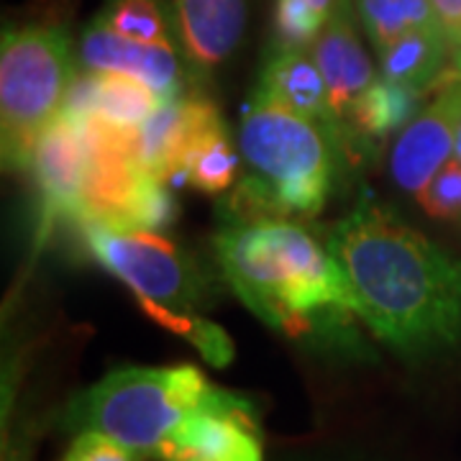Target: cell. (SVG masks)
<instances>
[{
  "label": "cell",
  "mask_w": 461,
  "mask_h": 461,
  "mask_svg": "<svg viewBox=\"0 0 461 461\" xmlns=\"http://www.w3.org/2000/svg\"><path fill=\"white\" fill-rule=\"evenodd\" d=\"M162 105V98L129 75L87 72L77 75L65 100V113L75 118L98 115L105 123L123 131H136L149 115Z\"/></svg>",
  "instance_id": "obj_15"
},
{
  "label": "cell",
  "mask_w": 461,
  "mask_h": 461,
  "mask_svg": "<svg viewBox=\"0 0 461 461\" xmlns=\"http://www.w3.org/2000/svg\"><path fill=\"white\" fill-rule=\"evenodd\" d=\"M313 57L329 85L333 113L346 123L357 100L375 85V67L359 41L348 0H339L330 11L326 29L313 44Z\"/></svg>",
  "instance_id": "obj_14"
},
{
  "label": "cell",
  "mask_w": 461,
  "mask_h": 461,
  "mask_svg": "<svg viewBox=\"0 0 461 461\" xmlns=\"http://www.w3.org/2000/svg\"><path fill=\"white\" fill-rule=\"evenodd\" d=\"M441 29L451 39L454 50H461V0H430Z\"/></svg>",
  "instance_id": "obj_24"
},
{
  "label": "cell",
  "mask_w": 461,
  "mask_h": 461,
  "mask_svg": "<svg viewBox=\"0 0 461 461\" xmlns=\"http://www.w3.org/2000/svg\"><path fill=\"white\" fill-rule=\"evenodd\" d=\"M85 241L108 272L131 287L139 305L157 323L187 315L200 300L193 262L157 230L131 226H85Z\"/></svg>",
  "instance_id": "obj_6"
},
{
  "label": "cell",
  "mask_w": 461,
  "mask_h": 461,
  "mask_svg": "<svg viewBox=\"0 0 461 461\" xmlns=\"http://www.w3.org/2000/svg\"><path fill=\"white\" fill-rule=\"evenodd\" d=\"M80 62L87 72H118L149 85L162 100L187 95V72L177 51L123 39L93 21L80 39Z\"/></svg>",
  "instance_id": "obj_11"
},
{
  "label": "cell",
  "mask_w": 461,
  "mask_h": 461,
  "mask_svg": "<svg viewBox=\"0 0 461 461\" xmlns=\"http://www.w3.org/2000/svg\"><path fill=\"white\" fill-rule=\"evenodd\" d=\"M454 154L461 159V75L456 77V149Z\"/></svg>",
  "instance_id": "obj_26"
},
{
  "label": "cell",
  "mask_w": 461,
  "mask_h": 461,
  "mask_svg": "<svg viewBox=\"0 0 461 461\" xmlns=\"http://www.w3.org/2000/svg\"><path fill=\"white\" fill-rule=\"evenodd\" d=\"M315 5H318V8H321V11H326V14H330V11H333V8H336V3H339V0H313Z\"/></svg>",
  "instance_id": "obj_27"
},
{
  "label": "cell",
  "mask_w": 461,
  "mask_h": 461,
  "mask_svg": "<svg viewBox=\"0 0 461 461\" xmlns=\"http://www.w3.org/2000/svg\"><path fill=\"white\" fill-rule=\"evenodd\" d=\"M254 100L264 105H277L313 121L329 131L330 139L344 131L341 129L344 123L333 113L323 72L313 54H308L305 50H295V47L272 50L262 69Z\"/></svg>",
  "instance_id": "obj_13"
},
{
  "label": "cell",
  "mask_w": 461,
  "mask_h": 461,
  "mask_svg": "<svg viewBox=\"0 0 461 461\" xmlns=\"http://www.w3.org/2000/svg\"><path fill=\"white\" fill-rule=\"evenodd\" d=\"M239 162H241V154H236L229 131L221 123L187 151L177 180H185L190 187H195L205 195H218L236 182Z\"/></svg>",
  "instance_id": "obj_19"
},
{
  "label": "cell",
  "mask_w": 461,
  "mask_h": 461,
  "mask_svg": "<svg viewBox=\"0 0 461 461\" xmlns=\"http://www.w3.org/2000/svg\"><path fill=\"white\" fill-rule=\"evenodd\" d=\"M229 390L215 387L198 366H123L75 395L62 426L95 430L141 456H154L198 412L213 408Z\"/></svg>",
  "instance_id": "obj_4"
},
{
  "label": "cell",
  "mask_w": 461,
  "mask_h": 461,
  "mask_svg": "<svg viewBox=\"0 0 461 461\" xmlns=\"http://www.w3.org/2000/svg\"><path fill=\"white\" fill-rule=\"evenodd\" d=\"M33 433L32 429L16 433L11 441H3V461H32Z\"/></svg>",
  "instance_id": "obj_25"
},
{
  "label": "cell",
  "mask_w": 461,
  "mask_h": 461,
  "mask_svg": "<svg viewBox=\"0 0 461 461\" xmlns=\"http://www.w3.org/2000/svg\"><path fill=\"white\" fill-rule=\"evenodd\" d=\"M456 67L444 72L436 83L433 100L412 115L397 136L390 169L397 185L408 193L418 195L456 149Z\"/></svg>",
  "instance_id": "obj_9"
},
{
  "label": "cell",
  "mask_w": 461,
  "mask_h": 461,
  "mask_svg": "<svg viewBox=\"0 0 461 461\" xmlns=\"http://www.w3.org/2000/svg\"><path fill=\"white\" fill-rule=\"evenodd\" d=\"M59 461H144V456L103 433L85 430L77 433V438Z\"/></svg>",
  "instance_id": "obj_23"
},
{
  "label": "cell",
  "mask_w": 461,
  "mask_h": 461,
  "mask_svg": "<svg viewBox=\"0 0 461 461\" xmlns=\"http://www.w3.org/2000/svg\"><path fill=\"white\" fill-rule=\"evenodd\" d=\"M221 272L236 297L290 339L341 346L357 300L341 267L287 218L229 223L215 236Z\"/></svg>",
  "instance_id": "obj_2"
},
{
  "label": "cell",
  "mask_w": 461,
  "mask_h": 461,
  "mask_svg": "<svg viewBox=\"0 0 461 461\" xmlns=\"http://www.w3.org/2000/svg\"><path fill=\"white\" fill-rule=\"evenodd\" d=\"M454 67L459 69L461 75V50H454Z\"/></svg>",
  "instance_id": "obj_28"
},
{
  "label": "cell",
  "mask_w": 461,
  "mask_h": 461,
  "mask_svg": "<svg viewBox=\"0 0 461 461\" xmlns=\"http://www.w3.org/2000/svg\"><path fill=\"white\" fill-rule=\"evenodd\" d=\"M239 149L247 177L229 200V223L323 211L333 177L330 136L323 126L251 100L241 121Z\"/></svg>",
  "instance_id": "obj_3"
},
{
  "label": "cell",
  "mask_w": 461,
  "mask_h": 461,
  "mask_svg": "<svg viewBox=\"0 0 461 461\" xmlns=\"http://www.w3.org/2000/svg\"><path fill=\"white\" fill-rule=\"evenodd\" d=\"M326 249L366 329L400 357H429L461 341V259L402 223L369 193L330 230Z\"/></svg>",
  "instance_id": "obj_1"
},
{
  "label": "cell",
  "mask_w": 461,
  "mask_h": 461,
  "mask_svg": "<svg viewBox=\"0 0 461 461\" xmlns=\"http://www.w3.org/2000/svg\"><path fill=\"white\" fill-rule=\"evenodd\" d=\"M95 21L118 36L139 44L169 50H175L177 44L167 18L165 0H111Z\"/></svg>",
  "instance_id": "obj_20"
},
{
  "label": "cell",
  "mask_w": 461,
  "mask_h": 461,
  "mask_svg": "<svg viewBox=\"0 0 461 461\" xmlns=\"http://www.w3.org/2000/svg\"><path fill=\"white\" fill-rule=\"evenodd\" d=\"M159 461H262V433L254 402L226 393L213 408L193 415L157 454Z\"/></svg>",
  "instance_id": "obj_8"
},
{
  "label": "cell",
  "mask_w": 461,
  "mask_h": 461,
  "mask_svg": "<svg viewBox=\"0 0 461 461\" xmlns=\"http://www.w3.org/2000/svg\"><path fill=\"white\" fill-rule=\"evenodd\" d=\"M329 18L330 14L321 11L313 0H277V8H275L277 47L308 50L318 41Z\"/></svg>",
  "instance_id": "obj_21"
},
{
  "label": "cell",
  "mask_w": 461,
  "mask_h": 461,
  "mask_svg": "<svg viewBox=\"0 0 461 461\" xmlns=\"http://www.w3.org/2000/svg\"><path fill=\"white\" fill-rule=\"evenodd\" d=\"M420 208L430 218L461 221V159L451 157L418 193Z\"/></svg>",
  "instance_id": "obj_22"
},
{
  "label": "cell",
  "mask_w": 461,
  "mask_h": 461,
  "mask_svg": "<svg viewBox=\"0 0 461 461\" xmlns=\"http://www.w3.org/2000/svg\"><path fill=\"white\" fill-rule=\"evenodd\" d=\"M451 50L454 44L444 29L411 32L393 41L387 50L377 51L379 72L390 83L423 93L444 77L446 59Z\"/></svg>",
  "instance_id": "obj_16"
},
{
  "label": "cell",
  "mask_w": 461,
  "mask_h": 461,
  "mask_svg": "<svg viewBox=\"0 0 461 461\" xmlns=\"http://www.w3.org/2000/svg\"><path fill=\"white\" fill-rule=\"evenodd\" d=\"M423 93L390 83V80H375V85L357 100L346 123L351 131L359 136V141H384L390 133L402 131L412 115L418 113V100Z\"/></svg>",
  "instance_id": "obj_17"
},
{
  "label": "cell",
  "mask_w": 461,
  "mask_h": 461,
  "mask_svg": "<svg viewBox=\"0 0 461 461\" xmlns=\"http://www.w3.org/2000/svg\"><path fill=\"white\" fill-rule=\"evenodd\" d=\"M249 0H175L177 50L198 75H208L239 50L247 33Z\"/></svg>",
  "instance_id": "obj_12"
},
{
  "label": "cell",
  "mask_w": 461,
  "mask_h": 461,
  "mask_svg": "<svg viewBox=\"0 0 461 461\" xmlns=\"http://www.w3.org/2000/svg\"><path fill=\"white\" fill-rule=\"evenodd\" d=\"M221 123V113L208 98L187 93L182 98L162 100V105L133 131V154L151 177L177 180L187 151Z\"/></svg>",
  "instance_id": "obj_10"
},
{
  "label": "cell",
  "mask_w": 461,
  "mask_h": 461,
  "mask_svg": "<svg viewBox=\"0 0 461 461\" xmlns=\"http://www.w3.org/2000/svg\"><path fill=\"white\" fill-rule=\"evenodd\" d=\"M69 36L59 26L5 29L0 44L3 167L29 169L41 133L62 113L75 83Z\"/></svg>",
  "instance_id": "obj_5"
},
{
  "label": "cell",
  "mask_w": 461,
  "mask_h": 461,
  "mask_svg": "<svg viewBox=\"0 0 461 461\" xmlns=\"http://www.w3.org/2000/svg\"><path fill=\"white\" fill-rule=\"evenodd\" d=\"M357 16L377 51L420 29H441L430 0H354Z\"/></svg>",
  "instance_id": "obj_18"
},
{
  "label": "cell",
  "mask_w": 461,
  "mask_h": 461,
  "mask_svg": "<svg viewBox=\"0 0 461 461\" xmlns=\"http://www.w3.org/2000/svg\"><path fill=\"white\" fill-rule=\"evenodd\" d=\"M32 175L41 195V236L57 221H77L87 175V144L80 118L62 113L41 133L33 149Z\"/></svg>",
  "instance_id": "obj_7"
}]
</instances>
